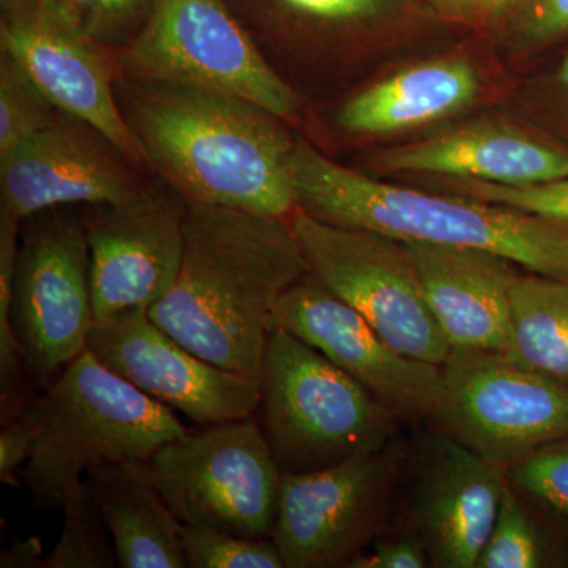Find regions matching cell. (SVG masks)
Wrapping results in <instances>:
<instances>
[{
	"instance_id": "29",
	"label": "cell",
	"mask_w": 568,
	"mask_h": 568,
	"mask_svg": "<svg viewBox=\"0 0 568 568\" xmlns=\"http://www.w3.org/2000/svg\"><path fill=\"white\" fill-rule=\"evenodd\" d=\"M508 480L538 506L568 521V439L508 467Z\"/></svg>"
},
{
	"instance_id": "2",
	"label": "cell",
	"mask_w": 568,
	"mask_h": 568,
	"mask_svg": "<svg viewBox=\"0 0 568 568\" xmlns=\"http://www.w3.org/2000/svg\"><path fill=\"white\" fill-rule=\"evenodd\" d=\"M306 274L286 220L189 203L178 278L149 316L204 361L260 377L276 301Z\"/></svg>"
},
{
	"instance_id": "7",
	"label": "cell",
	"mask_w": 568,
	"mask_h": 568,
	"mask_svg": "<svg viewBox=\"0 0 568 568\" xmlns=\"http://www.w3.org/2000/svg\"><path fill=\"white\" fill-rule=\"evenodd\" d=\"M141 462L183 525L272 538L282 470L257 418L200 425Z\"/></svg>"
},
{
	"instance_id": "32",
	"label": "cell",
	"mask_w": 568,
	"mask_h": 568,
	"mask_svg": "<svg viewBox=\"0 0 568 568\" xmlns=\"http://www.w3.org/2000/svg\"><path fill=\"white\" fill-rule=\"evenodd\" d=\"M426 567H429V558L425 545L414 530L402 525L377 537L349 566V568Z\"/></svg>"
},
{
	"instance_id": "14",
	"label": "cell",
	"mask_w": 568,
	"mask_h": 568,
	"mask_svg": "<svg viewBox=\"0 0 568 568\" xmlns=\"http://www.w3.org/2000/svg\"><path fill=\"white\" fill-rule=\"evenodd\" d=\"M272 328L315 347L403 422L436 420L446 395L443 366L396 351L315 275L302 276L280 295Z\"/></svg>"
},
{
	"instance_id": "25",
	"label": "cell",
	"mask_w": 568,
	"mask_h": 568,
	"mask_svg": "<svg viewBox=\"0 0 568 568\" xmlns=\"http://www.w3.org/2000/svg\"><path fill=\"white\" fill-rule=\"evenodd\" d=\"M532 506V499L508 480L477 568L552 566L547 534L541 528Z\"/></svg>"
},
{
	"instance_id": "26",
	"label": "cell",
	"mask_w": 568,
	"mask_h": 568,
	"mask_svg": "<svg viewBox=\"0 0 568 568\" xmlns=\"http://www.w3.org/2000/svg\"><path fill=\"white\" fill-rule=\"evenodd\" d=\"M54 20L97 47L118 51L141 32L155 0H36Z\"/></svg>"
},
{
	"instance_id": "9",
	"label": "cell",
	"mask_w": 568,
	"mask_h": 568,
	"mask_svg": "<svg viewBox=\"0 0 568 568\" xmlns=\"http://www.w3.org/2000/svg\"><path fill=\"white\" fill-rule=\"evenodd\" d=\"M10 316L37 394L88 351L95 320L91 252L78 205L21 223Z\"/></svg>"
},
{
	"instance_id": "6",
	"label": "cell",
	"mask_w": 568,
	"mask_h": 568,
	"mask_svg": "<svg viewBox=\"0 0 568 568\" xmlns=\"http://www.w3.org/2000/svg\"><path fill=\"white\" fill-rule=\"evenodd\" d=\"M115 78L241 97L295 125L304 100L268 65L224 0H155L144 28L110 51Z\"/></svg>"
},
{
	"instance_id": "17",
	"label": "cell",
	"mask_w": 568,
	"mask_h": 568,
	"mask_svg": "<svg viewBox=\"0 0 568 568\" xmlns=\"http://www.w3.org/2000/svg\"><path fill=\"white\" fill-rule=\"evenodd\" d=\"M0 51L9 52L63 114L102 132L138 168L151 173L119 108L110 51L70 31L37 2L0 17Z\"/></svg>"
},
{
	"instance_id": "37",
	"label": "cell",
	"mask_w": 568,
	"mask_h": 568,
	"mask_svg": "<svg viewBox=\"0 0 568 568\" xmlns=\"http://www.w3.org/2000/svg\"><path fill=\"white\" fill-rule=\"evenodd\" d=\"M556 80H558L559 84L568 91V54L567 58L564 59L562 63H560L558 74H556Z\"/></svg>"
},
{
	"instance_id": "8",
	"label": "cell",
	"mask_w": 568,
	"mask_h": 568,
	"mask_svg": "<svg viewBox=\"0 0 568 568\" xmlns=\"http://www.w3.org/2000/svg\"><path fill=\"white\" fill-rule=\"evenodd\" d=\"M407 447L396 439L342 465L283 474L272 540L286 568H349L394 529Z\"/></svg>"
},
{
	"instance_id": "5",
	"label": "cell",
	"mask_w": 568,
	"mask_h": 568,
	"mask_svg": "<svg viewBox=\"0 0 568 568\" xmlns=\"http://www.w3.org/2000/svg\"><path fill=\"white\" fill-rule=\"evenodd\" d=\"M260 381L257 413L282 474L342 465L398 436L402 418L320 351L282 328L268 334Z\"/></svg>"
},
{
	"instance_id": "4",
	"label": "cell",
	"mask_w": 568,
	"mask_h": 568,
	"mask_svg": "<svg viewBox=\"0 0 568 568\" xmlns=\"http://www.w3.org/2000/svg\"><path fill=\"white\" fill-rule=\"evenodd\" d=\"M39 422L21 470L40 511H62L67 493L93 467L145 462L186 432L174 410L142 394L89 351L32 399Z\"/></svg>"
},
{
	"instance_id": "35",
	"label": "cell",
	"mask_w": 568,
	"mask_h": 568,
	"mask_svg": "<svg viewBox=\"0 0 568 568\" xmlns=\"http://www.w3.org/2000/svg\"><path fill=\"white\" fill-rule=\"evenodd\" d=\"M43 547L39 537L14 541L2 552V568H41L43 566Z\"/></svg>"
},
{
	"instance_id": "34",
	"label": "cell",
	"mask_w": 568,
	"mask_h": 568,
	"mask_svg": "<svg viewBox=\"0 0 568 568\" xmlns=\"http://www.w3.org/2000/svg\"><path fill=\"white\" fill-rule=\"evenodd\" d=\"M519 0H428L440 20L466 26H484L510 13Z\"/></svg>"
},
{
	"instance_id": "23",
	"label": "cell",
	"mask_w": 568,
	"mask_h": 568,
	"mask_svg": "<svg viewBox=\"0 0 568 568\" xmlns=\"http://www.w3.org/2000/svg\"><path fill=\"white\" fill-rule=\"evenodd\" d=\"M519 365L568 386V283L519 274L511 287V343Z\"/></svg>"
},
{
	"instance_id": "12",
	"label": "cell",
	"mask_w": 568,
	"mask_h": 568,
	"mask_svg": "<svg viewBox=\"0 0 568 568\" xmlns=\"http://www.w3.org/2000/svg\"><path fill=\"white\" fill-rule=\"evenodd\" d=\"M407 447L402 526L414 530L429 567L477 568L500 499L506 467L444 429H424Z\"/></svg>"
},
{
	"instance_id": "16",
	"label": "cell",
	"mask_w": 568,
	"mask_h": 568,
	"mask_svg": "<svg viewBox=\"0 0 568 568\" xmlns=\"http://www.w3.org/2000/svg\"><path fill=\"white\" fill-rule=\"evenodd\" d=\"M152 178L102 132L63 115L0 159V212L22 223L63 205L122 203Z\"/></svg>"
},
{
	"instance_id": "10",
	"label": "cell",
	"mask_w": 568,
	"mask_h": 568,
	"mask_svg": "<svg viewBox=\"0 0 568 568\" xmlns=\"http://www.w3.org/2000/svg\"><path fill=\"white\" fill-rule=\"evenodd\" d=\"M290 224L310 274L361 313L388 345L426 364H446L452 347L402 241L321 222L301 209Z\"/></svg>"
},
{
	"instance_id": "28",
	"label": "cell",
	"mask_w": 568,
	"mask_h": 568,
	"mask_svg": "<svg viewBox=\"0 0 568 568\" xmlns=\"http://www.w3.org/2000/svg\"><path fill=\"white\" fill-rule=\"evenodd\" d=\"M182 544L186 568H286L272 538L183 525Z\"/></svg>"
},
{
	"instance_id": "3",
	"label": "cell",
	"mask_w": 568,
	"mask_h": 568,
	"mask_svg": "<svg viewBox=\"0 0 568 568\" xmlns=\"http://www.w3.org/2000/svg\"><path fill=\"white\" fill-rule=\"evenodd\" d=\"M291 174L297 209L336 226L402 242L484 250L532 274L568 283V227L470 197L439 196L376 181L334 162L305 138Z\"/></svg>"
},
{
	"instance_id": "21",
	"label": "cell",
	"mask_w": 568,
	"mask_h": 568,
	"mask_svg": "<svg viewBox=\"0 0 568 568\" xmlns=\"http://www.w3.org/2000/svg\"><path fill=\"white\" fill-rule=\"evenodd\" d=\"M114 541L121 568H186L183 523L140 463L93 467L85 474Z\"/></svg>"
},
{
	"instance_id": "27",
	"label": "cell",
	"mask_w": 568,
	"mask_h": 568,
	"mask_svg": "<svg viewBox=\"0 0 568 568\" xmlns=\"http://www.w3.org/2000/svg\"><path fill=\"white\" fill-rule=\"evenodd\" d=\"M63 115L20 63L9 52L0 51V159Z\"/></svg>"
},
{
	"instance_id": "31",
	"label": "cell",
	"mask_w": 568,
	"mask_h": 568,
	"mask_svg": "<svg viewBox=\"0 0 568 568\" xmlns=\"http://www.w3.org/2000/svg\"><path fill=\"white\" fill-rule=\"evenodd\" d=\"M511 31L526 47H541L568 33V0H519Z\"/></svg>"
},
{
	"instance_id": "20",
	"label": "cell",
	"mask_w": 568,
	"mask_h": 568,
	"mask_svg": "<svg viewBox=\"0 0 568 568\" xmlns=\"http://www.w3.org/2000/svg\"><path fill=\"white\" fill-rule=\"evenodd\" d=\"M480 92V78L465 59L418 63L347 99L336 125L353 136H386L465 110Z\"/></svg>"
},
{
	"instance_id": "15",
	"label": "cell",
	"mask_w": 568,
	"mask_h": 568,
	"mask_svg": "<svg viewBox=\"0 0 568 568\" xmlns=\"http://www.w3.org/2000/svg\"><path fill=\"white\" fill-rule=\"evenodd\" d=\"M88 351L155 402L197 425L256 416L260 377L227 372L186 349L145 306L93 321Z\"/></svg>"
},
{
	"instance_id": "1",
	"label": "cell",
	"mask_w": 568,
	"mask_h": 568,
	"mask_svg": "<svg viewBox=\"0 0 568 568\" xmlns=\"http://www.w3.org/2000/svg\"><path fill=\"white\" fill-rule=\"evenodd\" d=\"M119 108L149 170L186 203L290 222L297 211L290 122L227 93L162 81H115Z\"/></svg>"
},
{
	"instance_id": "19",
	"label": "cell",
	"mask_w": 568,
	"mask_h": 568,
	"mask_svg": "<svg viewBox=\"0 0 568 568\" xmlns=\"http://www.w3.org/2000/svg\"><path fill=\"white\" fill-rule=\"evenodd\" d=\"M386 173L446 175L457 181L534 185L568 178V152L521 130L473 123L377 156Z\"/></svg>"
},
{
	"instance_id": "36",
	"label": "cell",
	"mask_w": 568,
	"mask_h": 568,
	"mask_svg": "<svg viewBox=\"0 0 568 568\" xmlns=\"http://www.w3.org/2000/svg\"><path fill=\"white\" fill-rule=\"evenodd\" d=\"M36 0H0V17H9L28 10Z\"/></svg>"
},
{
	"instance_id": "18",
	"label": "cell",
	"mask_w": 568,
	"mask_h": 568,
	"mask_svg": "<svg viewBox=\"0 0 568 568\" xmlns=\"http://www.w3.org/2000/svg\"><path fill=\"white\" fill-rule=\"evenodd\" d=\"M452 349L506 354L518 264L484 250L403 242Z\"/></svg>"
},
{
	"instance_id": "11",
	"label": "cell",
	"mask_w": 568,
	"mask_h": 568,
	"mask_svg": "<svg viewBox=\"0 0 568 568\" xmlns=\"http://www.w3.org/2000/svg\"><path fill=\"white\" fill-rule=\"evenodd\" d=\"M437 428L488 462L518 465L568 439V386L503 353L452 349Z\"/></svg>"
},
{
	"instance_id": "22",
	"label": "cell",
	"mask_w": 568,
	"mask_h": 568,
	"mask_svg": "<svg viewBox=\"0 0 568 568\" xmlns=\"http://www.w3.org/2000/svg\"><path fill=\"white\" fill-rule=\"evenodd\" d=\"M280 77L302 44L343 39L379 17L386 0H224ZM282 78V77H280ZM283 80V78H282ZM286 82V81H284Z\"/></svg>"
},
{
	"instance_id": "33",
	"label": "cell",
	"mask_w": 568,
	"mask_h": 568,
	"mask_svg": "<svg viewBox=\"0 0 568 568\" xmlns=\"http://www.w3.org/2000/svg\"><path fill=\"white\" fill-rule=\"evenodd\" d=\"M39 433V422L31 403L17 417L2 424L0 432V481L7 487L21 488L20 469L31 458L33 443Z\"/></svg>"
},
{
	"instance_id": "24",
	"label": "cell",
	"mask_w": 568,
	"mask_h": 568,
	"mask_svg": "<svg viewBox=\"0 0 568 568\" xmlns=\"http://www.w3.org/2000/svg\"><path fill=\"white\" fill-rule=\"evenodd\" d=\"M62 514L61 538L41 568L119 567L111 530L88 478L67 493Z\"/></svg>"
},
{
	"instance_id": "30",
	"label": "cell",
	"mask_w": 568,
	"mask_h": 568,
	"mask_svg": "<svg viewBox=\"0 0 568 568\" xmlns=\"http://www.w3.org/2000/svg\"><path fill=\"white\" fill-rule=\"evenodd\" d=\"M455 189L470 200L504 205L568 227V178L519 186L457 181Z\"/></svg>"
},
{
	"instance_id": "13",
	"label": "cell",
	"mask_w": 568,
	"mask_h": 568,
	"mask_svg": "<svg viewBox=\"0 0 568 568\" xmlns=\"http://www.w3.org/2000/svg\"><path fill=\"white\" fill-rule=\"evenodd\" d=\"M80 212L91 252L93 317L162 301L181 268L185 197L153 175L129 200L80 205Z\"/></svg>"
}]
</instances>
